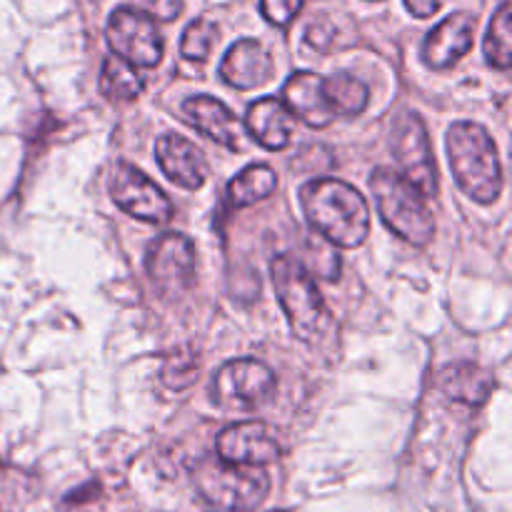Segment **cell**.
Here are the masks:
<instances>
[{"label": "cell", "instance_id": "cell-21", "mask_svg": "<svg viewBox=\"0 0 512 512\" xmlns=\"http://www.w3.org/2000/svg\"><path fill=\"white\" fill-rule=\"evenodd\" d=\"M145 88V80L130 63L118 55H108L100 68V93L108 100H135Z\"/></svg>", "mask_w": 512, "mask_h": 512}, {"label": "cell", "instance_id": "cell-29", "mask_svg": "<svg viewBox=\"0 0 512 512\" xmlns=\"http://www.w3.org/2000/svg\"><path fill=\"white\" fill-rule=\"evenodd\" d=\"M443 5V0H405V8L415 15V18H430Z\"/></svg>", "mask_w": 512, "mask_h": 512}, {"label": "cell", "instance_id": "cell-23", "mask_svg": "<svg viewBox=\"0 0 512 512\" xmlns=\"http://www.w3.org/2000/svg\"><path fill=\"white\" fill-rule=\"evenodd\" d=\"M305 253L308 258L300 260L305 265L310 275H318V278L325 280H338L340 278V255L335 250L333 243L323 238V235H310L308 243H305Z\"/></svg>", "mask_w": 512, "mask_h": 512}, {"label": "cell", "instance_id": "cell-18", "mask_svg": "<svg viewBox=\"0 0 512 512\" xmlns=\"http://www.w3.org/2000/svg\"><path fill=\"white\" fill-rule=\"evenodd\" d=\"M440 388L455 403L478 408V405H483L490 398V393L495 388V380L480 365L455 363L450 368H445L443 378H440Z\"/></svg>", "mask_w": 512, "mask_h": 512}, {"label": "cell", "instance_id": "cell-19", "mask_svg": "<svg viewBox=\"0 0 512 512\" xmlns=\"http://www.w3.org/2000/svg\"><path fill=\"white\" fill-rule=\"evenodd\" d=\"M278 190V175L268 165H248L228 185V200L233 208H248L270 198Z\"/></svg>", "mask_w": 512, "mask_h": 512}, {"label": "cell", "instance_id": "cell-8", "mask_svg": "<svg viewBox=\"0 0 512 512\" xmlns=\"http://www.w3.org/2000/svg\"><path fill=\"white\" fill-rule=\"evenodd\" d=\"M393 153L398 160V173L415 185L425 198L438 195V170H435L433 148L428 128L418 113H405L395 125Z\"/></svg>", "mask_w": 512, "mask_h": 512}, {"label": "cell", "instance_id": "cell-7", "mask_svg": "<svg viewBox=\"0 0 512 512\" xmlns=\"http://www.w3.org/2000/svg\"><path fill=\"white\" fill-rule=\"evenodd\" d=\"M275 393V375L265 363L253 358L228 360L213 375L210 395L225 410H253Z\"/></svg>", "mask_w": 512, "mask_h": 512}, {"label": "cell", "instance_id": "cell-15", "mask_svg": "<svg viewBox=\"0 0 512 512\" xmlns=\"http://www.w3.org/2000/svg\"><path fill=\"white\" fill-rule=\"evenodd\" d=\"M220 78L235 90H253L273 78V58L255 38H240L220 60Z\"/></svg>", "mask_w": 512, "mask_h": 512}, {"label": "cell", "instance_id": "cell-5", "mask_svg": "<svg viewBox=\"0 0 512 512\" xmlns=\"http://www.w3.org/2000/svg\"><path fill=\"white\" fill-rule=\"evenodd\" d=\"M270 275H273V288L278 293L280 308L288 315L293 335L303 343H313L323 333V325L328 320V308L313 275L295 255H278L270 263Z\"/></svg>", "mask_w": 512, "mask_h": 512}, {"label": "cell", "instance_id": "cell-26", "mask_svg": "<svg viewBox=\"0 0 512 512\" xmlns=\"http://www.w3.org/2000/svg\"><path fill=\"white\" fill-rule=\"evenodd\" d=\"M305 0H260V13L275 28H288L303 10Z\"/></svg>", "mask_w": 512, "mask_h": 512}, {"label": "cell", "instance_id": "cell-25", "mask_svg": "<svg viewBox=\"0 0 512 512\" xmlns=\"http://www.w3.org/2000/svg\"><path fill=\"white\" fill-rule=\"evenodd\" d=\"M215 38H218V28H215L213 20H193L185 28L183 38H180V53H183V58L193 60V63H203V60H208L210 50H213Z\"/></svg>", "mask_w": 512, "mask_h": 512}, {"label": "cell", "instance_id": "cell-12", "mask_svg": "<svg viewBox=\"0 0 512 512\" xmlns=\"http://www.w3.org/2000/svg\"><path fill=\"white\" fill-rule=\"evenodd\" d=\"M475 28H478V18L468 10L440 20L423 43V63L433 70H448L458 65L473 50Z\"/></svg>", "mask_w": 512, "mask_h": 512}, {"label": "cell", "instance_id": "cell-9", "mask_svg": "<svg viewBox=\"0 0 512 512\" xmlns=\"http://www.w3.org/2000/svg\"><path fill=\"white\" fill-rule=\"evenodd\" d=\"M110 195L120 210L145 223H168L173 218V203L168 195L130 163H115L110 173Z\"/></svg>", "mask_w": 512, "mask_h": 512}, {"label": "cell", "instance_id": "cell-13", "mask_svg": "<svg viewBox=\"0 0 512 512\" xmlns=\"http://www.w3.org/2000/svg\"><path fill=\"white\" fill-rule=\"evenodd\" d=\"M155 160L170 183L183 190H193V193L203 188L210 175L203 150L178 133L160 135L155 140Z\"/></svg>", "mask_w": 512, "mask_h": 512}, {"label": "cell", "instance_id": "cell-1", "mask_svg": "<svg viewBox=\"0 0 512 512\" xmlns=\"http://www.w3.org/2000/svg\"><path fill=\"white\" fill-rule=\"evenodd\" d=\"M300 205L313 233L323 235L335 248H358L368 240V200L335 178L310 180L300 188Z\"/></svg>", "mask_w": 512, "mask_h": 512}, {"label": "cell", "instance_id": "cell-16", "mask_svg": "<svg viewBox=\"0 0 512 512\" xmlns=\"http://www.w3.org/2000/svg\"><path fill=\"white\" fill-rule=\"evenodd\" d=\"M183 115L200 135L228 150L243 148V130L225 103L210 95H193L183 103Z\"/></svg>", "mask_w": 512, "mask_h": 512}, {"label": "cell", "instance_id": "cell-14", "mask_svg": "<svg viewBox=\"0 0 512 512\" xmlns=\"http://www.w3.org/2000/svg\"><path fill=\"white\" fill-rule=\"evenodd\" d=\"M283 103L293 113V118H300L310 128H328L335 120V110L325 95L323 78L310 70H298L285 80Z\"/></svg>", "mask_w": 512, "mask_h": 512}, {"label": "cell", "instance_id": "cell-3", "mask_svg": "<svg viewBox=\"0 0 512 512\" xmlns=\"http://www.w3.org/2000/svg\"><path fill=\"white\" fill-rule=\"evenodd\" d=\"M375 205L383 223L410 245H428L435 235V220L425 195L395 168H375L370 175Z\"/></svg>", "mask_w": 512, "mask_h": 512}, {"label": "cell", "instance_id": "cell-17", "mask_svg": "<svg viewBox=\"0 0 512 512\" xmlns=\"http://www.w3.org/2000/svg\"><path fill=\"white\" fill-rule=\"evenodd\" d=\"M245 128L265 150H285L295 135V118L283 100L260 98L245 113Z\"/></svg>", "mask_w": 512, "mask_h": 512}, {"label": "cell", "instance_id": "cell-4", "mask_svg": "<svg viewBox=\"0 0 512 512\" xmlns=\"http://www.w3.org/2000/svg\"><path fill=\"white\" fill-rule=\"evenodd\" d=\"M193 485L213 510L248 512L260 508L270 493V478L258 465H230L203 458L193 468Z\"/></svg>", "mask_w": 512, "mask_h": 512}, {"label": "cell", "instance_id": "cell-20", "mask_svg": "<svg viewBox=\"0 0 512 512\" xmlns=\"http://www.w3.org/2000/svg\"><path fill=\"white\" fill-rule=\"evenodd\" d=\"M323 88L330 105H333L335 115L355 118V115L363 113L370 103L368 85L348 73H335L330 75V78H323Z\"/></svg>", "mask_w": 512, "mask_h": 512}, {"label": "cell", "instance_id": "cell-2", "mask_svg": "<svg viewBox=\"0 0 512 512\" xmlns=\"http://www.w3.org/2000/svg\"><path fill=\"white\" fill-rule=\"evenodd\" d=\"M445 148L458 188L475 203H495L503 193V165L493 135L483 125L463 120L448 130Z\"/></svg>", "mask_w": 512, "mask_h": 512}, {"label": "cell", "instance_id": "cell-10", "mask_svg": "<svg viewBox=\"0 0 512 512\" xmlns=\"http://www.w3.org/2000/svg\"><path fill=\"white\" fill-rule=\"evenodd\" d=\"M148 278L163 298H178L195 280V250L183 233H163L148 250Z\"/></svg>", "mask_w": 512, "mask_h": 512}, {"label": "cell", "instance_id": "cell-11", "mask_svg": "<svg viewBox=\"0 0 512 512\" xmlns=\"http://www.w3.org/2000/svg\"><path fill=\"white\" fill-rule=\"evenodd\" d=\"M215 450L223 463L230 465H263L275 463L283 455L273 430L258 420H245L225 428L215 440Z\"/></svg>", "mask_w": 512, "mask_h": 512}, {"label": "cell", "instance_id": "cell-6", "mask_svg": "<svg viewBox=\"0 0 512 512\" xmlns=\"http://www.w3.org/2000/svg\"><path fill=\"white\" fill-rule=\"evenodd\" d=\"M113 55L123 58L133 68H155L163 60V35L158 25L140 8L120 5L113 10L105 28Z\"/></svg>", "mask_w": 512, "mask_h": 512}, {"label": "cell", "instance_id": "cell-22", "mask_svg": "<svg viewBox=\"0 0 512 512\" xmlns=\"http://www.w3.org/2000/svg\"><path fill=\"white\" fill-rule=\"evenodd\" d=\"M485 58L493 68L508 70L512 63V13H510V0H503L498 13L490 20V28L483 40Z\"/></svg>", "mask_w": 512, "mask_h": 512}, {"label": "cell", "instance_id": "cell-28", "mask_svg": "<svg viewBox=\"0 0 512 512\" xmlns=\"http://www.w3.org/2000/svg\"><path fill=\"white\" fill-rule=\"evenodd\" d=\"M333 38H335V28L328 18L313 20V23L308 25V30H305V40H308L315 50H320V53H328Z\"/></svg>", "mask_w": 512, "mask_h": 512}, {"label": "cell", "instance_id": "cell-24", "mask_svg": "<svg viewBox=\"0 0 512 512\" xmlns=\"http://www.w3.org/2000/svg\"><path fill=\"white\" fill-rule=\"evenodd\" d=\"M160 375H163L165 388L175 390V393L188 390L200 375V358L193 350H175V353L165 358L163 373Z\"/></svg>", "mask_w": 512, "mask_h": 512}, {"label": "cell", "instance_id": "cell-27", "mask_svg": "<svg viewBox=\"0 0 512 512\" xmlns=\"http://www.w3.org/2000/svg\"><path fill=\"white\" fill-rule=\"evenodd\" d=\"M143 13H148L153 20L160 23H173L183 13V0H138Z\"/></svg>", "mask_w": 512, "mask_h": 512}]
</instances>
